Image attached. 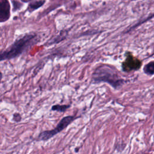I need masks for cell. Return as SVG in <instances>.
<instances>
[{"instance_id":"6da1fadb","label":"cell","mask_w":154,"mask_h":154,"mask_svg":"<svg viewBox=\"0 0 154 154\" xmlns=\"http://www.w3.org/2000/svg\"><path fill=\"white\" fill-rule=\"evenodd\" d=\"M39 35L34 33L23 35L3 52H0V62L9 60L20 56L39 42Z\"/></svg>"},{"instance_id":"7a4b0ae2","label":"cell","mask_w":154,"mask_h":154,"mask_svg":"<svg viewBox=\"0 0 154 154\" xmlns=\"http://www.w3.org/2000/svg\"><path fill=\"white\" fill-rule=\"evenodd\" d=\"M92 83H107L116 90L119 89L126 83V81L119 75L117 69L108 64L99 66L92 75Z\"/></svg>"},{"instance_id":"3957f363","label":"cell","mask_w":154,"mask_h":154,"mask_svg":"<svg viewBox=\"0 0 154 154\" xmlns=\"http://www.w3.org/2000/svg\"><path fill=\"white\" fill-rule=\"evenodd\" d=\"M81 116L77 117L75 116H67L63 117L57 124V125L55 128L47 130L41 132L39 135L38 137L36 139L37 141H48L53 137H54L57 134L61 133L64 129H66L70 123H72L75 119H78Z\"/></svg>"},{"instance_id":"277c9868","label":"cell","mask_w":154,"mask_h":154,"mask_svg":"<svg viewBox=\"0 0 154 154\" xmlns=\"http://www.w3.org/2000/svg\"><path fill=\"white\" fill-rule=\"evenodd\" d=\"M10 16V4L8 0H0V22L7 21Z\"/></svg>"},{"instance_id":"5b68a950","label":"cell","mask_w":154,"mask_h":154,"mask_svg":"<svg viewBox=\"0 0 154 154\" xmlns=\"http://www.w3.org/2000/svg\"><path fill=\"white\" fill-rule=\"evenodd\" d=\"M46 0H35L34 1H31L29 4L27 10L29 13H32L34 11L40 8L45 3Z\"/></svg>"},{"instance_id":"8992f818","label":"cell","mask_w":154,"mask_h":154,"mask_svg":"<svg viewBox=\"0 0 154 154\" xmlns=\"http://www.w3.org/2000/svg\"><path fill=\"white\" fill-rule=\"evenodd\" d=\"M143 72L149 76H153L154 74V62L151 61L146 64L143 68Z\"/></svg>"},{"instance_id":"52a82bcc","label":"cell","mask_w":154,"mask_h":154,"mask_svg":"<svg viewBox=\"0 0 154 154\" xmlns=\"http://www.w3.org/2000/svg\"><path fill=\"white\" fill-rule=\"evenodd\" d=\"M70 107V105H60L56 104L52 106L51 111L64 112Z\"/></svg>"},{"instance_id":"ba28073f","label":"cell","mask_w":154,"mask_h":154,"mask_svg":"<svg viewBox=\"0 0 154 154\" xmlns=\"http://www.w3.org/2000/svg\"><path fill=\"white\" fill-rule=\"evenodd\" d=\"M153 14H152V15H151L150 16L148 17L147 18H146V19H143V21H140V22H139V23H137V24H136L135 25H134V26H133V27H132L131 29H129V30L128 31H128H130V30H131V29H134L135 28L139 27V25H141V24H142V23H145L146 21H149V20H150V19H152V18H153Z\"/></svg>"},{"instance_id":"9c48e42d","label":"cell","mask_w":154,"mask_h":154,"mask_svg":"<svg viewBox=\"0 0 154 154\" xmlns=\"http://www.w3.org/2000/svg\"><path fill=\"white\" fill-rule=\"evenodd\" d=\"M22 119V117L19 113H15L13 116V121L16 122H19Z\"/></svg>"},{"instance_id":"30bf717a","label":"cell","mask_w":154,"mask_h":154,"mask_svg":"<svg viewBox=\"0 0 154 154\" xmlns=\"http://www.w3.org/2000/svg\"><path fill=\"white\" fill-rule=\"evenodd\" d=\"M21 1L23 3H29V2L32 1L33 0H21Z\"/></svg>"},{"instance_id":"8fae6325","label":"cell","mask_w":154,"mask_h":154,"mask_svg":"<svg viewBox=\"0 0 154 154\" xmlns=\"http://www.w3.org/2000/svg\"><path fill=\"white\" fill-rule=\"evenodd\" d=\"M2 78H3V74L1 72H0V82H1V81Z\"/></svg>"}]
</instances>
